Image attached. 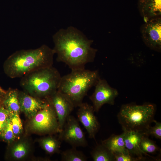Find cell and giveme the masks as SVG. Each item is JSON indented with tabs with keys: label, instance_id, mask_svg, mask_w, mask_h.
<instances>
[{
	"label": "cell",
	"instance_id": "obj_1",
	"mask_svg": "<svg viewBox=\"0 0 161 161\" xmlns=\"http://www.w3.org/2000/svg\"><path fill=\"white\" fill-rule=\"evenodd\" d=\"M52 38L57 61L65 63L71 70L85 68L94 61L97 50L92 47L93 41L76 28L60 29Z\"/></svg>",
	"mask_w": 161,
	"mask_h": 161
},
{
	"label": "cell",
	"instance_id": "obj_2",
	"mask_svg": "<svg viewBox=\"0 0 161 161\" xmlns=\"http://www.w3.org/2000/svg\"><path fill=\"white\" fill-rule=\"evenodd\" d=\"M55 54L53 49L44 44L36 49L18 51L5 61L4 71L11 78H21L34 70L52 66Z\"/></svg>",
	"mask_w": 161,
	"mask_h": 161
},
{
	"label": "cell",
	"instance_id": "obj_3",
	"mask_svg": "<svg viewBox=\"0 0 161 161\" xmlns=\"http://www.w3.org/2000/svg\"><path fill=\"white\" fill-rule=\"evenodd\" d=\"M61 77L52 66L41 68L22 77L21 86L30 95L45 100L58 89Z\"/></svg>",
	"mask_w": 161,
	"mask_h": 161
},
{
	"label": "cell",
	"instance_id": "obj_4",
	"mask_svg": "<svg viewBox=\"0 0 161 161\" xmlns=\"http://www.w3.org/2000/svg\"><path fill=\"white\" fill-rule=\"evenodd\" d=\"M61 77L58 90L67 95L78 107L89 90L95 86L100 78L98 71L85 68L72 70Z\"/></svg>",
	"mask_w": 161,
	"mask_h": 161
},
{
	"label": "cell",
	"instance_id": "obj_5",
	"mask_svg": "<svg viewBox=\"0 0 161 161\" xmlns=\"http://www.w3.org/2000/svg\"><path fill=\"white\" fill-rule=\"evenodd\" d=\"M156 110L155 105L150 103L125 104L121 106L117 117L122 128L144 135L153 122Z\"/></svg>",
	"mask_w": 161,
	"mask_h": 161
},
{
	"label": "cell",
	"instance_id": "obj_6",
	"mask_svg": "<svg viewBox=\"0 0 161 161\" xmlns=\"http://www.w3.org/2000/svg\"><path fill=\"white\" fill-rule=\"evenodd\" d=\"M30 119L28 126L32 132L41 134L60 132L56 113L53 106L49 103L46 107L39 111Z\"/></svg>",
	"mask_w": 161,
	"mask_h": 161
},
{
	"label": "cell",
	"instance_id": "obj_7",
	"mask_svg": "<svg viewBox=\"0 0 161 161\" xmlns=\"http://www.w3.org/2000/svg\"><path fill=\"white\" fill-rule=\"evenodd\" d=\"M59 133V140L69 143L72 147L88 146L84 133L78 120L73 116H68L62 129Z\"/></svg>",
	"mask_w": 161,
	"mask_h": 161
},
{
	"label": "cell",
	"instance_id": "obj_8",
	"mask_svg": "<svg viewBox=\"0 0 161 161\" xmlns=\"http://www.w3.org/2000/svg\"><path fill=\"white\" fill-rule=\"evenodd\" d=\"M140 33L142 39L147 47L157 52L161 51V16L146 21L141 27Z\"/></svg>",
	"mask_w": 161,
	"mask_h": 161
},
{
	"label": "cell",
	"instance_id": "obj_9",
	"mask_svg": "<svg viewBox=\"0 0 161 161\" xmlns=\"http://www.w3.org/2000/svg\"><path fill=\"white\" fill-rule=\"evenodd\" d=\"M95 86L94 92L89 97L95 112H98L105 104L114 105L119 94L117 89L111 87L106 80L100 78Z\"/></svg>",
	"mask_w": 161,
	"mask_h": 161
},
{
	"label": "cell",
	"instance_id": "obj_10",
	"mask_svg": "<svg viewBox=\"0 0 161 161\" xmlns=\"http://www.w3.org/2000/svg\"><path fill=\"white\" fill-rule=\"evenodd\" d=\"M46 100L55 112L61 131L67 118L75 107L74 104L67 95L58 90Z\"/></svg>",
	"mask_w": 161,
	"mask_h": 161
},
{
	"label": "cell",
	"instance_id": "obj_11",
	"mask_svg": "<svg viewBox=\"0 0 161 161\" xmlns=\"http://www.w3.org/2000/svg\"><path fill=\"white\" fill-rule=\"evenodd\" d=\"M78 107L77 115L78 120L86 129L89 137L95 140V136L100 126L94 114L93 106L82 102Z\"/></svg>",
	"mask_w": 161,
	"mask_h": 161
},
{
	"label": "cell",
	"instance_id": "obj_12",
	"mask_svg": "<svg viewBox=\"0 0 161 161\" xmlns=\"http://www.w3.org/2000/svg\"><path fill=\"white\" fill-rule=\"evenodd\" d=\"M18 99L20 111L30 119L48 104L46 100L33 97L24 91H18Z\"/></svg>",
	"mask_w": 161,
	"mask_h": 161
},
{
	"label": "cell",
	"instance_id": "obj_13",
	"mask_svg": "<svg viewBox=\"0 0 161 161\" xmlns=\"http://www.w3.org/2000/svg\"><path fill=\"white\" fill-rule=\"evenodd\" d=\"M124 133V140L125 147L129 154L133 157L144 160L143 155H146L141 149L140 144L143 134L122 128Z\"/></svg>",
	"mask_w": 161,
	"mask_h": 161
},
{
	"label": "cell",
	"instance_id": "obj_14",
	"mask_svg": "<svg viewBox=\"0 0 161 161\" xmlns=\"http://www.w3.org/2000/svg\"><path fill=\"white\" fill-rule=\"evenodd\" d=\"M139 10L145 21L161 16V0H139Z\"/></svg>",
	"mask_w": 161,
	"mask_h": 161
},
{
	"label": "cell",
	"instance_id": "obj_15",
	"mask_svg": "<svg viewBox=\"0 0 161 161\" xmlns=\"http://www.w3.org/2000/svg\"><path fill=\"white\" fill-rule=\"evenodd\" d=\"M15 141L11 143L12 145L10 151L11 157L15 160H23L27 157L30 152V143L25 139H18Z\"/></svg>",
	"mask_w": 161,
	"mask_h": 161
},
{
	"label": "cell",
	"instance_id": "obj_16",
	"mask_svg": "<svg viewBox=\"0 0 161 161\" xmlns=\"http://www.w3.org/2000/svg\"><path fill=\"white\" fill-rule=\"evenodd\" d=\"M124 133L120 135L112 134L109 137L101 142V144L113 153H129L126 149L124 140Z\"/></svg>",
	"mask_w": 161,
	"mask_h": 161
},
{
	"label": "cell",
	"instance_id": "obj_17",
	"mask_svg": "<svg viewBox=\"0 0 161 161\" xmlns=\"http://www.w3.org/2000/svg\"><path fill=\"white\" fill-rule=\"evenodd\" d=\"M18 90L10 89L6 92L2 105L10 113L19 114L20 106L18 99Z\"/></svg>",
	"mask_w": 161,
	"mask_h": 161
},
{
	"label": "cell",
	"instance_id": "obj_18",
	"mask_svg": "<svg viewBox=\"0 0 161 161\" xmlns=\"http://www.w3.org/2000/svg\"><path fill=\"white\" fill-rule=\"evenodd\" d=\"M90 154L94 161H114L113 153L101 143L97 144Z\"/></svg>",
	"mask_w": 161,
	"mask_h": 161
},
{
	"label": "cell",
	"instance_id": "obj_19",
	"mask_svg": "<svg viewBox=\"0 0 161 161\" xmlns=\"http://www.w3.org/2000/svg\"><path fill=\"white\" fill-rule=\"evenodd\" d=\"M39 143L41 148L48 154H52L60 152L61 142L52 136L41 138Z\"/></svg>",
	"mask_w": 161,
	"mask_h": 161
},
{
	"label": "cell",
	"instance_id": "obj_20",
	"mask_svg": "<svg viewBox=\"0 0 161 161\" xmlns=\"http://www.w3.org/2000/svg\"><path fill=\"white\" fill-rule=\"evenodd\" d=\"M61 155L62 161H86L87 160L83 152L78 150L75 147L63 151Z\"/></svg>",
	"mask_w": 161,
	"mask_h": 161
},
{
	"label": "cell",
	"instance_id": "obj_21",
	"mask_svg": "<svg viewBox=\"0 0 161 161\" xmlns=\"http://www.w3.org/2000/svg\"><path fill=\"white\" fill-rule=\"evenodd\" d=\"M148 136L144 135L140 143L141 150L146 155L150 157L148 154H155L159 150V148L155 142L150 139Z\"/></svg>",
	"mask_w": 161,
	"mask_h": 161
},
{
	"label": "cell",
	"instance_id": "obj_22",
	"mask_svg": "<svg viewBox=\"0 0 161 161\" xmlns=\"http://www.w3.org/2000/svg\"><path fill=\"white\" fill-rule=\"evenodd\" d=\"M10 117L14 134L16 138L18 139L23 132L22 124L19 114L10 113Z\"/></svg>",
	"mask_w": 161,
	"mask_h": 161
},
{
	"label": "cell",
	"instance_id": "obj_23",
	"mask_svg": "<svg viewBox=\"0 0 161 161\" xmlns=\"http://www.w3.org/2000/svg\"><path fill=\"white\" fill-rule=\"evenodd\" d=\"M0 137L9 144H11L16 139L13 131L10 117L6 127L0 133Z\"/></svg>",
	"mask_w": 161,
	"mask_h": 161
},
{
	"label": "cell",
	"instance_id": "obj_24",
	"mask_svg": "<svg viewBox=\"0 0 161 161\" xmlns=\"http://www.w3.org/2000/svg\"><path fill=\"white\" fill-rule=\"evenodd\" d=\"M153 122L155 123L153 127L150 126L144 134L147 136L151 135L157 139H161V123L154 120Z\"/></svg>",
	"mask_w": 161,
	"mask_h": 161
},
{
	"label": "cell",
	"instance_id": "obj_25",
	"mask_svg": "<svg viewBox=\"0 0 161 161\" xmlns=\"http://www.w3.org/2000/svg\"><path fill=\"white\" fill-rule=\"evenodd\" d=\"M10 115V112L3 105L0 106V133L7 125Z\"/></svg>",
	"mask_w": 161,
	"mask_h": 161
},
{
	"label": "cell",
	"instance_id": "obj_26",
	"mask_svg": "<svg viewBox=\"0 0 161 161\" xmlns=\"http://www.w3.org/2000/svg\"><path fill=\"white\" fill-rule=\"evenodd\" d=\"M114 161H138L140 159L133 157L129 153L115 152L113 153Z\"/></svg>",
	"mask_w": 161,
	"mask_h": 161
},
{
	"label": "cell",
	"instance_id": "obj_27",
	"mask_svg": "<svg viewBox=\"0 0 161 161\" xmlns=\"http://www.w3.org/2000/svg\"><path fill=\"white\" fill-rule=\"evenodd\" d=\"M6 93V92L0 87V104L2 103Z\"/></svg>",
	"mask_w": 161,
	"mask_h": 161
}]
</instances>
